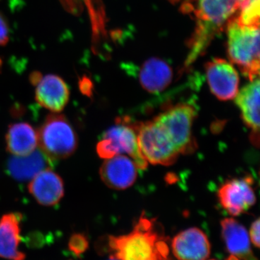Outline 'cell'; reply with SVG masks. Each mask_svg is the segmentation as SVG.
I'll return each instance as SVG.
<instances>
[{"mask_svg":"<svg viewBox=\"0 0 260 260\" xmlns=\"http://www.w3.org/2000/svg\"><path fill=\"white\" fill-rule=\"evenodd\" d=\"M89 243L86 236L83 234H75L70 237L69 241L70 250L77 256H80L87 250Z\"/></svg>","mask_w":260,"mask_h":260,"instance_id":"cell-21","label":"cell"},{"mask_svg":"<svg viewBox=\"0 0 260 260\" xmlns=\"http://www.w3.org/2000/svg\"><path fill=\"white\" fill-rule=\"evenodd\" d=\"M28 190L39 204L53 206L59 203L64 196V183L57 174L46 169L32 178Z\"/></svg>","mask_w":260,"mask_h":260,"instance_id":"cell-14","label":"cell"},{"mask_svg":"<svg viewBox=\"0 0 260 260\" xmlns=\"http://www.w3.org/2000/svg\"><path fill=\"white\" fill-rule=\"evenodd\" d=\"M250 177L234 179L220 186L218 197L220 205L234 216L245 213L255 204L256 196Z\"/></svg>","mask_w":260,"mask_h":260,"instance_id":"cell-9","label":"cell"},{"mask_svg":"<svg viewBox=\"0 0 260 260\" xmlns=\"http://www.w3.org/2000/svg\"><path fill=\"white\" fill-rule=\"evenodd\" d=\"M9 40V28L3 15L0 13V46L5 45Z\"/></svg>","mask_w":260,"mask_h":260,"instance_id":"cell-22","label":"cell"},{"mask_svg":"<svg viewBox=\"0 0 260 260\" xmlns=\"http://www.w3.org/2000/svg\"><path fill=\"white\" fill-rule=\"evenodd\" d=\"M226 260H241V259H239L237 256L232 254V255L229 256V257L227 258Z\"/></svg>","mask_w":260,"mask_h":260,"instance_id":"cell-24","label":"cell"},{"mask_svg":"<svg viewBox=\"0 0 260 260\" xmlns=\"http://www.w3.org/2000/svg\"><path fill=\"white\" fill-rule=\"evenodd\" d=\"M221 234L228 251L239 259L256 260L251 251L249 234L245 227L234 218L220 222Z\"/></svg>","mask_w":260,"mask_h":260,"instance_id":"cell-17","label":"cell"},{"mask_svg":"<svg viewBox=\"0 0 260 260\" xmlns=\"http://www.w3.org/2000/svg\"><path fill=\"white\" fill-rule=\"evenodd\" d=\"M37 135L41 150L52 160L68 158L78 148L74 128L64 116L56 113L46 118Z\"/></svg>","mask_w":260,"mask_h":260,"instance_id":"cell-3","label":"cell"},{"mask_svg":"<svg viewBox=\"0 0 260 260\" xmlns=\"http://www.w3.org/2000/svg\"><path fill=\"white\" fill-rule=\"evenodd\" d=\"M259 0H249L236 17L241 25L259 28Z\"/></svg>","mask_w":260,"mask_h":260,"instance_id":"cell-20","label":"cell"},{"mask_svg":"<svg viewBox=\"0 0 260 260\" xmlns=\"http://www.w3.org/2000/svg\"><path fill=\"white\" fill-rule=\"evenodd\" d=\"M108 260H119L118 259H116V258L114 257V256H111L110 258H109Z\"/></svg>","mask_w":260,"mask_h":260,"instance_id":"cell-25","label":"cell"},{"mask_svg":"<svg viewBox=\"0 0 260 260\" xmlns=\"http://www.w3.org/2000/svg\"><path fill=\"white\" fill-rule=\"evenodd\" d=\"M210 90L217 99L229 101L235 99L239 91V76L234 64L215 58L205 65Z\"/></svg>","mask_w":260,"mask_h":260,"instance_id":"cell-8","label":"cell"},{"mask_svg":"<svg viewBox=\"0 0 260 260\" xmlns=\"http://www.w3.org/2000/svg\"><path fill=\"white\" fill-rule=\"evenodd\" d=\"M99 173L104 184L116 190H123L133 185L138 174L134 161L123 155L106 159Z\"/></svg>","mask_w":260,"mask_h":260,"instance_id":"cell-12","label":"cell"},{"mask_svg":"<svg viewBox=\"0 0 260 260\" xmlns=\"http://www.w3.org/2000/svg\"><path fill=\"white\" fill-rule=\"evenodd\" d=\"M236 17L226 25L228 55L251 81L259 75V28L241 25Z\"/></svg>","mask_w":260,"mask_h":260,"instance_id":"cell-2","label":"cell"},{"mask_svg":"<svg viewBox=\"0 0 260 260\" xmlns=\"http://www.w3.org/2000/svg\"><path fill=\"white\" fill-rule=\"evenodd\" d=\"M96 150L98 155L105 159L126 153L138 169L148 167V162L140 152L138 145L136 123L128 120V118L119 119L116 125L104 133V138L98 143Z\"/></svg>","mask_w":260,"mask_h":260,"instance_id":"cell-4","label":"cell"},{"mask_svg":"<svg viewBox=\"0 0 260 260\" xmlns=\"http://www.w3.org/2000/svg\"><path fill=\"white\" fill-rule=\"evenodd\" d=\"M36 100L41 107L54 113L61 112L69 102L70 90L60 77L39 76L36 80Z\"/></svg>","mask_w":260,"mask_h":260,"instance_id":"cell-11","label":"cell"},{"mask_svg":"<svg viewBox=\"0 0 260 260\" xmlns=\"http://www.w3.org/2000/svg\"><path fill=\"white\" fill-rule=\"evenodd\" d=\"M249 0H194L192 8L200 28H223Z\"/></svg>","mask_w":260,"mask_h":260,"instance_id":"cell-7","label":"cell"},{"mask_svg":"<svg viewBox=\"0 0 260 260\" xmlns=\"http://www.w3.org/2000/svg\"><path fill=\"white\" fill-rule=\"evenodd\" d=\"M19 213L5 214L0 218V257L9 260H25V254L19 249L20 221Z\"/></svg>","mask_w":260,"mask_h":260,"instance_id":"cell-15","label":"cell"},{"mask_svg":"<svg viewBox=\"0 0 260 260\" xmlns=\"http://www.w3.org/2000/svg\"><path fill=\"white\" fill-rule=\"evenodd\" d=\"M111 256L119 260H169L167 239L159 232L155 219L140 216L126 235L109 237Z\"/></svg>","mask_w":260,"mask_h":260,"instance_id":"cell-1","label":"cell"},{"mask_svg":"<svg viewBox=\"0 0 260 260\" xmlns=\"http://www.w3.org/2000/svg\"><path fill=\"white\" fill-rule=\"evenodd\" d=\"M37 146V132L28 123H15L9 126L6 134V148L12 155H28L36 150Z\"/></svg>","mask_w":260,"mask_h":260,"instance_id":"cell-18","label":"cell"},{"mask_svg":"<svg viewBox=\"0 0 260 260\" xmlns=\"http://www.w3.org/2000/svg\"><path fill=\"white\" fill-rule=\"evenodd\" d=\"M140 152L152 164L170 166L177 160L179 153L164 126L153 119L136 123Z\"/></svg>","mask_w":260,"mask_h":260,"instance_id":"cell-5","label":"cell"},{"mask_svg":"<svg viewBox=\"0 0 260 260\" xmlns=\"http://www.w3.org/2000/svg\"><path fill=\"white\" fill-rule=\"evenodd\" d=\"M52 160L42 150H34L24 156H15L8 162V171L13 179L19 181L32 179L39 172L47 169Z\"/></svg>","mask_w":260,"mask_h":260,"instance_id":"cell-19","label":"cell"},{"mask_svg":"<svg viewBox=\"0 0 260 260\" xmlns=\"http://www.w3.org/2000/svg\"></svg>","mask_w":260,"mask_h":260,"instance_id":"cell-26","label":"cell"},{"mask_svg":"<svg viewBox=\"0 0 260 260\" xmlns=\"http://www.w3.org/2000/svg\"><path fill=\"white\" fill-rule=\"evenodd\" d=\"M237 107L242 112L243 121L251 129V141L258 146L259 143V79L251 80L235 97Z\"/></svg>","mask_w":260,"mask_h":260,"instance_id":"cell-13","label":"cell"},{"mask_svg":"<svg viewBox=\"0 0 260 260\" xmlns=\"http://www.w3.org/2000/svg\"><path fill=\"white\" fill-rule=\"evenodd\" d=\"M172 68L159 58H150L145 61L139 73L140 85L150 93L164 91L173 80Z\"/></svg>","mask_w":260,"mask_h":260,"instance_id":"cell-16","label":"cell"},{"mask_svg":"<svg viewBox=\"0 0 260 260\" xmlns=\"http://www.w3.org/2000/svg\"><path fill=\"white\" fill-rule=\"evenodd\" d=\"M172 247L179 260H206L211 250L208 237L198 228L179 233L173 239Z\"/></svg>","mask_w":260,"mask_h":260,"instance_id":"cell-10","label":"cell"},{"mask_svg":"<svg viewBox=\"0 0 260 260\" xmlns=\"http://www.w3.org/2000/svg\"><path fill=\"white\" fill-rule=\"evenodd\" d=\"M196 115L192 106L180 104L169 108L154 119L164 126L179 153L187 155L197 149L196 140L192 134Z\"/></svg>","mask_w":260,"mask_h":260,"instance_id":"cell-6","label":"cell"},{"mask_svg":"<svg viewBox=\"0 0 260 260\" xmlns=\"http://www.w3.org/2000/svg\"><path fill=\"white\" fill-rule=\"evenodd\" d=\"M259 219L258 218L253 222L250 229L251 240L256 248H259Z\"/></svg>","mask_w":260,"mask_h":260,"instance_id":"cell-23","label":"cell"}]
</instances>
